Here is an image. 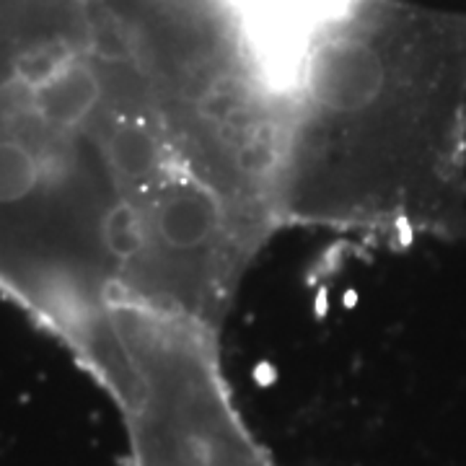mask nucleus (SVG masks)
I'll use <instances>...</instances> for the list:
<instances>
[{
	"instance_id": "nucleus-1",
	"label": "nucleus",
	"mask_w": 466,
	"mask_h": 466,
	"mask_svg": "<svg viewBox=\"0 0 466 466\" xmlns=\"http://www.w3.org/2000/svg\"><path fill=\"white\" fill-rule=\"evenodd\" d=\"M187 179L96 0H0V293L66 348L130 299Z\"/></svg>"
},
{
	"instance_id": "nucleus-2",
	"label": "nucleus",
	"mask_w": 466,
	"mask_h": 466,
	"mask_svg": "<svg viewBox=\"0 0 466 466\" xmlns=\"http://www.w3.org/2000/svg\"><path fill=\"white\" fill-rule=\"evenodd\" d=\"M272 220L386 244L466 231V14L342 0L290 86Z\"/></svg>"
},
{
	"instance_id": "nucleus-3",
	"label": "nucleus",
	"mask_w": 466,
	"mask_h": 466,
	"mask_svg": "<svg viewBox=\"0 0 466 466\" xmlns=\"http://www.w3.org/2000/svg\"><path fill=\"white\" fill-rule=\"evenodd\" d=\"M187 168L278 233L272 174L311 34L342 0H96Z\"/></svg>"
}]
</instances>
